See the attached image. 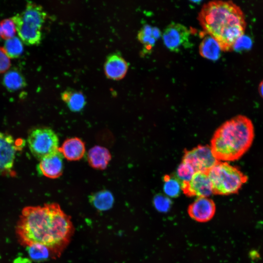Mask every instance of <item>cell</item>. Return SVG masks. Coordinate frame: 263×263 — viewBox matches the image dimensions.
Listing matches in <instances>:
<instances>
[{"label": "cell", "instance_id": "cell-12", "mask_svg": "<svg viewBox=\"0 0 263 263\" xmlns=\"http://www.w3.org/2000/svg\"><path fill=\"white\" fill-rule=\"evenodd\" d=\"M63 156L57 150L41 159L38 165L39 172L45 177L55 179L63 172Z\"/></svg>", "mask_w": 263, "mask_h": 263}, {"label": "cell", "instance_id": "cell-20", "mask_svg": "<svg viewBox=\"0 0 263 263\" xmlns=\"http://www.w3.org/2000/svg\"><path fill=\"white\" fill-rule=\"evenodd\" d=\"M3 82L5 87L11 91L18 90L26 85L23 76L16 70L7 71L4 75Z\"/></svg>", "mask_w": 263, "mask_h": 263}, {"label": "cell", "instance_id": "cell-18", "mask_svg": "<svg viewBox=\"0 0 263 263\" xmlns=\"http://www.w3.org/2000/svg\"><path fill=\"white\" fill-rule=\"evenodd\" d=\"M160 36V32L157 28L146 24L139 31L137 38L144 45V51L148 52L154 46Z\"/></svg>", "mask_w": 263, "mask_h": 263}, {"label": "cell", "instance_id": "cell-5", "mask_svg": "<svg viewBox=\"0 0 263 263\" xmlns=\"http://www.w3.org/2000/svg\"><path fill=\"white\" fill-rule=\"evenodd\" d=\"M213 194L227 195L237 193L248 181L239 168L226 162L219 161L208 171Z\"/></svg>", "mask_w": 263, "mask_h": 263}, {"label": "cell", "instance_id": "cell-6", "mask_svg": "<svg viewBox=\"0 0 263 263\" xmlns=\"http://www.w3.org/2000/svg\"><path fill=\"white\" fill-rule=\"evenodd\" d=\"M27 142L32 154L39 160L56 151L59 148L57 135L48 127L32 130L28 134Z\"/></svg>", "mask_w": 263, "mask_h": 263}, {"label": "cell", "instance_id": "cell-28", "mask_svg": "<svg viewBox=\"0 0 263 263\" xmlns=\"http://www.w3.org/2000/svg\"><path fill=\"white\" fill-rule=\"evenodd\" d=\"M11 66L10 58L2 47H0V73L7 71Z\"/></svg>", "mask_w": 263, "mask_h": 263}, {"label": "cell", "instance_id": "cell-7", "mask_svg": "<svg viewBox=\"0 0 263 263\" xmlns=\"http://www.w3.org/2000/svg\"><path fill=\"white\" fill-rule=\"evenodd\" d=\"M182 161L190 165L195 172L207 171L219 161L213 155L208 145H198L184 152Z\"/></svg>", "mask_w": 263, "mask_h": 263}, {"label": "cell", "instance_id": "cell-24", "mask_svg": "<svg viewBox=\"0 0 263 263\" xmlns=\"http://www.w3.org/2000/svg\"><path fill=\"white\" fill-rule=\"evenodd\" d=\"M17 30L15 24L11 18L0 21V36L5 40L15 36Z\"/></svg>", "mask_w": 263, "mask_h": 263}, {"label": "cell", "instance_id": "cell-9", "mask_svg": "<svg viewBox=\"0 0 263 263\" xmlns=\"http://www.w3.org/2000/svg\"><path fill=\"white\" fill-rule=\"evenodd\" d=\"M181 188L190 197H208L213 194L211 182L205 172H195L189 181L181 183Z\"/></svg>", "mask_w": 263, "mask_h": 263}, {"label": "cell", "instance_id": "cell-14", "mask_svg": "<svg viewBox=\"0 0 263 263\" xmlns=\"http://www.w3.org/2000/svg\"><path fill=\"white\" fill-rule=\"evenodd\" d=\"M58 150L63 157L69 161H77L81 159L85 153L83 141L78 137H72L65 140Z\"/></svg>", "mask_w": 263, "mask_h": 263}, {"label": "cell", "instance_id": "cell-13", "mask_svg": "<svg viewBox=\"0 0 263 263\" xmlns=\"http://www.w3.org/2000/svg\"><path fill=\"white\" fill-rule=\"evenodd\" d=\"M128 69L127 61L122 56L116 54L109 56L104 64L106 76L113 80L122 79L125 76Z\"/></svg>", "mask_w": 263, "mask_h": 263}, {"label": "cell", "instance_id": "cell-21", "mask_svg": "<svg viewBox=\"0 0 263 263\" xmlns=\"http://www.w3.org/2000/svg\"><path fill=\"white\" fill-rule=\"evenodd\" d=\"M163 181L165 194L171 198L178 196L182 190L181 182L176 177L169 175H164Z\"/></svg>", "mask_w": 263, "mask_h": 263}, {"label": "cell", "instance_id": "cell-19", "mask_svg": "<svg viewBox=\"0 0 263 263\" xmlns=\"http://www.w3.org/2000/svg\"><path fill=\"white\" fill-rule=\"evenodd\" d=\"M90 202L98 210H106L110 209L113 203V197L108 190H102L91 195Z\"/></svg>", "mask_w": 263, "mask_h": 263}, {"label": "cell", "instance_id": "cell-29", "mask_svg": "<svg viewBox=\"0 0 263 263\" xmlns=\"http://www.w3.org/2000/svg\"><path fill=\"white\" fill-rule=\"evenodd\" d=\"M258 91L260 95L263 98V80H262L259 84Z\"/></svg>", "mask_w": 263, "mask_h": 263}, {"label": "cell", "instance_id": "cell-17", "mask_svg": "<svg viewBox=\"0 0 263 263\" xmlns=\"http://www.w3.org/2000/svg\"><path fill=\"white\" fill-rule=\"evenodd\" d=\"M61 98L69 109L75 112L80 111L86 104L85 97L79 91L65 90L61 94Z\"/></svg>", "mask_w": 263, "mask_h": 263}, {"label": "cell", "instance_id": "cell-25", "mask_svg": "<svg viewBox=\"0 0 263 263\" xmlns=\"http://www.w3.org/2000/svg\"><path fill=\"white\" fill-rule=\"evenodd\" d=\"M195 171L188 164L182 161L176 170L177 178L181 182H188L192 178Z\"/></svg>", "mask_w": 263, "mask_h": 263}, {"label": "cell", "instance_id": "cell-10", "mask_svg": "<svg viewBox=\"0 0 263 263\" xmlns=\"http://www.w3.org/2000/svg\"><path fill=\"white\" fill-rule=\"evenodd\" d=\"M18 148L11 135L0 132V170H9L13 167Z\"/></svg>", "mask_w": 263, "mask_h": 263}, {"label": "cell", "instance_id": "cell-4", "mask_svg": "<svg viewBox=\"0 0 263 263\" xmlns=\"http://www.w3.org/2000/svg\"><path fill=\"white\" fill-rule=\"evenodd\" d=\"M46 16V13L41 5L28 1L21 13L11 18L22 42L28 45H38L40 42L41 29Z\"/></svg>", "mask_w": 263, "mask_h": 263}, {"label": "cell", "instance_id": "cell-3", "mask_svg": "<svg viewBox=\"0 0 263 263\" xmlns=\"http://www.w3.org/2000/svg\"><path fill=\"white\" fill-rule=\"evenodd\" d=\"M254 136L252 121L245 115H238L224 122L215 131L210 147L218 161H234L250 149Z\"/></svg>", "mask_w": 263, "mask_h": 263}, {"label": "cell", "instance_id": "cell-8", "mask_svg": "<svg viewBox=\"0 0 263 263\" xmlns=\"http://www.w3.org/2000/svg\"><path fill=\"white\" fill-rule=\"evenodd\" d=\"M190 31L184 25L172 22L164 29L162 38L165 46L171 51L177 52L191 46Z\"/></svg>", "mask_w": 263, "mask_h": 263}, {"label": "cell", "instance_id": "cell-2", "mask_svg": "<svg viewBox=\"0 0 263 263\" xmlns=\"http://www.w3.org/2000/svg\"><path fill=\"white\" fill-rule=\"evenodd\" d=\"M198 20L204 31L218 42L223 51L233 49L246 27L243 11L231 1H212L204 4Z\"/></svg>", "mask_w": 263, "mask_h": 263}, {"label": "cell", "instance_id": "cell-1", "mask_svg": "<svg viewBox=\"0 0 263 263\" xmlns=\"http://www.w3.org/2000/svg\"><path fill=\"white\" fill-rule=\"evenodd\" d=\"M16 229L21 245H44L53 258L61 255L74 231L70 217L56 203L24 207Z\"/></svg>", "mask_w": 263, "mask_h": 263}, {"label": "cell", "instance_id": "cell-22", "mask_svg": "<svg viewBox=\"0 0 263 263\" xmlns=\"http://www.w3.org/2000/svg\"><path fill=\"white\" fill-rule=\"evenodd\" d=\"M2 48L10 58L19 56L23 51V42L19 38L16 36L5 40Z\"/></svg>", "mask_w": 263, "mask_h": 263}, {"label": "cell", "instance_id": "cell-26", "mask_svg": "<svg viewBox=\"0 0 263 263\" xmlns=\"http://www.w3.org/2000/svg\"><path fill=\"white\" fill-rule=\"evenodd\" d=\"M153 205L155 208L162 212L168 211L171 207V202L169 197L162 194H157L153 198Z\"/></svg>", "mask_w": 263, "mask_h": 263}, {"label": "cell", "instance_id": "cell-11", "mask_svg": "<svg viewBox=\"0 0 263 263\" xmlns=\"http://www.w3.org/2000/svg\"><path fill=\"white\" fill-rule=\"evenodd\" d=\"M188 212L194 220L200 222H207L213 216L215 205L208 197H199L189 206Z\"/></svg>", "mask_w": 263, "mask_h": 263}, {"label": "cell", "instance_id": "cell-27", "mask_svg": "<svg viewBox=\"0 0 263 263\" xmlns=\"http://www.w3.org/2000/svg\"><path fill=\"white\" fill-rule=\"evenodd\" d=\"M252 41L247 36L243 35L240 37L235 43L233 49L237 51L243 50L244 49H249L251 47Z\"/></svg>", "mask_w": 263, "mask_h": 263}, {"label": "cell", "instance_id": "cell-15", "mask_svg": "<svg viewBox=\"0 0 263 263\" xmlns=\"http://www.w3.org/2000/svg\"><path fill=\"white\" fill-rule=\"evenodd\" d=\"M87 159L89 164L93 168L104 169L111 159V154L106 148L95 146L89 150Z\"/></svg>", "mask_w": 263, "mask_h": 263}, {"label": "cell", "instance_id": "cell-16", "mask_svg": "<svg viewBox=\"0 0 263 263\" xmlns=\"http://www.w3.org/2000/svg\"><path fill=\"white\" fill-rule=\"evenodd\" d=\"M221 51L218 42L208 35L204 37L199 46L201 56L212 60H216L220 57Z\"/></svg>", "mask_w": 263, "mask_h": 263}, {"label": "cell", "instance_id": "cell-23", "mask_svg": "<svg viewBox=\"0 0 263 263\" xmlns=\"http://www.w3.org/2000/svg\"><path fill=\"white\" fill-rule=\"evenodd\" d=\"M27 249L29 255L33 261H43L52 257L50 250L44 245L35 244L27 246Z\"/></svg>", "mask_w": 263, "mask_h": 263}]
</instances>
